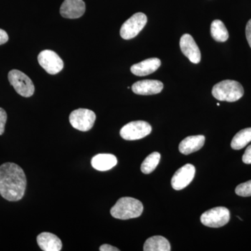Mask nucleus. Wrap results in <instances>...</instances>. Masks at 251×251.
Here are the masks:
<instances>
[{
  "instance_id": "1",
  "label": "nucleus",
  "mask_w": 251,
  "mask_h": 251,
  "mask_svg": "<svg viewBox=\"0 0 251 251\" xmlns=\"http://www.w3.org/2000/svg\"><path fill=\"white\" fill-rule=\"evenodd\" d=\"M27 179L22 168L14 163L0 166V195L10 202L22 199L25 193Z\"/></svg>"
},
{
  "instance_id": "2",
  "label": "nucleus",
  "mask_w": 251,
  "mask_h": 251,
  "mask_svg": "<svg viewBox=\"0 0 251 251\" xmlns=\"http://www.w3.org/2000/svg\"><path fill=\"white\" fill-rule=\"evenodd\" d=\"M143 205L138 200L133 198H120L111 209L110 214L117 219L128 220L139 217L143 214Z\"/></svg>"
},
{
  "instance_id": "3",
  "label": "nucleus",
  "mask_w": 251,
  "mask_h": 251,
  "mask_svg": "<svg viewBox=\"0 0 251 251\" xmlns=\"http://www.w3.org/2000/svg\"><path fill=\"white\" fill-rule=\"evenodd\" d=\"M211 93L214 98L221 101L235 102L242 98L244 90L237 81L226 80L214 85Z\"/></svg>"
},
{
  "instance_id": "4",
  "label": "nucleus",
  "mask_w": 251,
  "mask_h": 251,
  "mask_svg": "<svg viewBox=\"0 0 251 251\" xmlns=\"http://www.w3.org/2000/svg\"><path fill=\"white\" fill-rule=\"evenodd\" d=\"M9 82L15 90L23 97H30L34 93V85L32 81L24 73L21 71H11L8 75Z\"/></svg>"
},
{
  "instance_id": "5",
  "label": "nucleus",
  "mask_w": 251,
  "mask_h": 251,
  "mask_svg": "<svg viewBox=\"0 0 251 251\" xmlns=\"http://www.w3.org/2000/svg\"><path fill=\"white\" fill-rule=\"evenodd\" d=\"M230 219L229 209L224 206H218L203 213L201 223L209 227H221L226 226Z\"/></svg>"
},
{
  "instance_id": "6",
  "label": "nucleus",
  "mask_w": 251,
  "mask_h": 251,
  "mask_svg": "<svg viewBox=\"0 0 251 251\" xmlns=\"http://www.w3.org/2000/svg\"><path fill=\"white\" fill-rule=\"evenodd\" d=\"M148 23V18L143 13H136L128 18L120 29V35L122 39L129 40L133 39L143 30Z\"/></svg>"
},
{
  "instance_id": "7",
  "label": "nucleus",
  "mask_w": 251,
  "mask_h": 251,
  "mask_svg": "<svg viewBox=\"0 0 251 251\" xmlns=\"http://www.w3.org/2000/svg\"><path fill=\"white\" fill-rule=\"evenodd\" d=\"M151 126L144 121L131 122L122 127L120 135L126 140H137L148 136L151 132Z\"/></svg>"
},
{
  "instance_id": "8",
  "label": "nucleus",
  "mask_w": 251,
  "mask_h": 251,
  "mask_svg": "<svg viewBox=\"0 0 251 251\" xmlns=\"http://www.w3.org/2000/svg\"><path fill=\"white\" fill-rule=\"evenodd\" d=\"M96 120L95 113L88 109L80 108L74 110L69 116V122L75 129L88 131L93 127Z\"/></svg>"
},
{
  "instance_id": "9",
  "label": "nucleus",
  "mask_w": 251,
  "mask_h": 251,
  "mask_svg": "<svg viewBox=\"0 0 251 251\" xmlns=\"http://www.w3.org/2000/svg\"><path fill=\"white\" fill-rule=\"evenodd\" d=\"M41 67L51 75L58 74L64 68V62L55 52L50 50L41 51L38 56Z\"/></svg>"
},
{
  "instance_id": "10",
  "label": "nucleus",
  "mask_w": 251,
  "mask_h": 251,
  "mask_svg": "<svg viewBox=\"0 0 251 251\" xmlns=\"http://www.w3.org/2000/svg\"><path fill=\"white\" fill-rule=\"evenodd\" d=\"M196 175V168L192 164L185 165L176 171L172 178L171 184L176 191L184 189L191 184Z\"/></svg>"
},
{
  "instance_id": "11",
  "label": "nucleus",
  "mask_w": 251,
  "mask_h": 251,
  "mask_svg": "<svg viewBox=\"0 0 251 251\" xmlns=\"http://www.w3.org/2000/svg\"><path fill=\"white\" fill-rule=\"evenodd\" d=\"M180 49L182 53L193 64H198L201 60V52L193 36L185 34L180 39Z\"/></svg>"
},
{
  "instance_id": "12",
  "label": "nucleus",
  "mask_w": 251,
  "mask_h": 251,
  "mask_svg": "<svg viewBox=\"0 0 251 251\" xmlns=\"http://www.w3.org/2000/svg\"><path fill=\"white\" fill-rule=\"evenodd\" d=\"M85 12V4L83 0H64L60 7V14L69 19L80 18Z\"/></svg>"
},
{
  "instance_id": "13",
  "label": "nucleus",
  "mask_w": 251,
  "mask_h": 251,
  "mask_svg": "<svg viewBox=\"0 0 251 251\" xmlns=\"http://www.w3.org/2000/svg\"><path fill=\"white\" fill-rule=\"evenodd\" d=\"M163 89V84L157 80L138 81L132 85V90L139 95H153L159 94Z\"/></svg>"
},
{
  "instance_id": "14",
  "label": "nucleus",
  "mask_w": 251,
  "mask_h": 251,
  "mask_svg": "<svg viewBox=\"0 0 251 251\" xmlns=\"http://www.w3.org/2000/svg\"><path fill=\"white\" fill-rule=\"evenodd\" d=\"M161 64V60L158 58L145 59L132 66L130 72L137 76H145L156 72Z\"/></svg>"
},
{
  "instance_id": "15",
  "label": "nucleus",
  "mask_w": 251,
  "mask_h": 251,
  "mask_svg": "<svg viewBox=\"0 0 251 251\" xmlns=\"http://www.w3.org/2000/svg\"><path fill=\"white\" fill-rule=\"evenodd\" d=\"M37 243L41 250L44 251H59L62 250V243L55 234L42 232L37 237Z\"/></svg>"
},
{
  "instance_id": "16",
  "label": "nucleus",
  "mask_w": 251,
  "mask_h": 251,
  "mask_svg": "<svg viewBox=\"0 0 251 251\" xmlns=\"http://www.w3.org/2000/svg\"><path fill=\"white\" fill-rule=\"evenodd\" d=\"M204 142H205V137L204 135L188 136L179 144V151L185 155L196 152L204 146Z\"/></svg>"
},
{
  "instance_id": "17",
  "label": "nucleus",
  "mask_w": 251,
  "mask_h": 251,
  "mask_svg": "<svg viewBox=\"0 0 251 251\" xmlns=\"http://www.w3.org/2000/svg\"><path fill=\"white\" fill-rule=\"evenodd\" d=\"M92 166L99 171H108L117 164V158L110 153H99L92 158Z\"/></svg>"
},
{
  "instance_id": "18",
  "label": "nucleus",
  "mask_w": 251,
  "mask_h": 251,
  "mask_svg": "<svg viewBox=\"0 0 251 251\" xmlns=\"http://www.w3.org/2000/svg\"><path fill=\"white\" fill-rule=\"evenodd\" d=\"M145 251H170L171 244L166 238L162 236H153L149 238L144 244Z\"/></svg>"
},
{
  "instance_id": "19",
  "label": "nucleus",
  "mask_w": 251,
  "mask_h": 251,
  "mask_svg": "<svg viewBox=\"0 0 251 251\" xmlns=\"http://www.w3.org/2000/svg\"><path fill=\"white\" fill-rule=\"evenodd\" d=\"M211 34L213 39L218 42H225L228 39L229 33L222 21L215 20L211 25Z\"/></svg>"
},
{
  "instance_id": "20",
  "label": "nucleus",
  "mask_w": 251,
  "mask_h": 251,
  "mask_svg": "<svg viewBox=\"0 0 251 251\" xmlns=\"http://www.w3.org/2000/svg\"><path fill=\"white\" fill-rule=\"evenodd\" d=\"M251 142V128H244L234 135L231 143V148L239 150L245 148Z\"/></svg>"
},
{
  "instance_id": "21",
  "label": "nucleus",
  "mask_w": 251,
  "mask_h": 251,
  "mask_svg": "<svg viewBox=\"0 0 251 251\" xmlns=\"http://www.w3.org/2000/svg\"><path fill=\"white\" fill-rule=\"evenodd\" d=\"M161 154L158 152H153L149 155L141 165V171L144 174L149 175L152 173L159 163Z\"/></svg>"
},
{
  "instance_id": "22",
  "label": "nucleus",
  "mask_w": 251,
  "mask_h": 251,
  "mask_svg": "<svg viewBox=\"0 0 251 251\" xmlns=\"http://www.w3.org/2000/svg\"><path fill=\"white\" fill-rule=\"evenodd\" d=\"M235 193L238 196L242 197H250L251 196V180L237 186L235 189Z\"/></svg>"
},
{
  "instance_id": "23",
  "label": "nucleus",
  "mask_w": 251,
  "mask_h": 251,
  "mask_svg": "<svg viewBox=\"0 0 251 251\" xmlns=\"http://www.w3.org/2000/svg\"><path fill=\"white\" fill-rule=\"evenodd\" d=\"M6 120H7V114L4 109L0 108V135L4 133Z\"/></svg>"
},
{
  "instance_id": "24",
  "label": "nucleus",
  "mask_w": 251,
  "mask_h": 251,
  "mask_svg": "<svg viewBox=\"0 0 251 251\" xmlns=\"http://www.w3.org/2000/svg\"><path fill=\"white\" fill-rule=\"evenodd\" d=\"M242 161L246 164H251V145L248 147L242 157Z\"/></svg>"
},
{
  "instance_id": "25",
  "label": "nucleus",
  "mask_w": 251,
  "mask_h": 251,
  "mask_svg": "<svg viewBox=\"0 0 251 251\" xmlns=\"http://www.w3.org/2000/svg\"><path fill=\"white\" fill-rule=\"evenodd\" d=\"M246 36H247L248 43L251 48V19L248 22L246 27Z\"/></svg>"
},
{
  "instance_id": "26",
  "label": "nucleus",
  "mask_w": 251,
  "mask_h": 251,
  "mask_svg": "<svg viewBox=\"0 0 251 251\" xmlns=\"http://www.w3.org/2000/svg\"><path fill=\"white\" fill-rule=\"evenodd\" d=\"M9 40V36L7 33L3 29H0V45L4 44Z\"/></svg>"
},
{
  "instance_id": "27",
  "label": "nucleus",
  "mask_w": 251,
  "mask_h": 251,
  "mask_svg": "<svg viewBox=\"0 0 251 251\" xmlns=\"http://www.w3.org/2000/svg\"><path fill=\"white\" fill-rule=\"evenodd\" d=\"M99 250L100 251H119L120 249H117L116 247H112L109 244H103L100 247Z\"/></svg>"
}]
</instances>
